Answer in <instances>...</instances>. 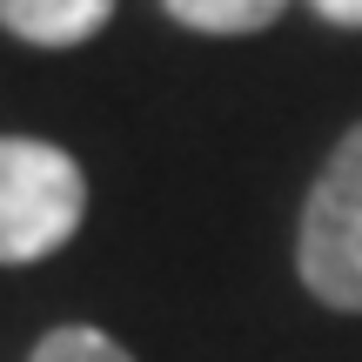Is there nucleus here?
Returning <instances> with one entry per match:
<instances>
[{
	"label": "nucleus",
	"instance_id": "1",
	"mask_svg": "<svg viewBox=\"0 0 362 362\" xmlns=\"http://www.w3.org/2000/svg\"><path fill=\"white\" fill-rule=\"evenodd\" d=\"M88 221V175L40 134H0V269L61 255Z\"/></svg>",
	"mask_w": 362,
	"mask_h": 362
},
{
	"label": "nucleus",
	"instance_id": "2",
	"mask_svg": "<svg viewBox=\"0 0 362 362\" xmlns=\"http://www.w3.org/2000/svg\"><path fill=\"white\" fill-rule=\"evenodd\" d=\"M296 275L322 309L362 315V121L329 148L296 228Z\"/></svg>",
	"mask_w": 362,
	"mask_h": 362
},
{
	"label": "nucleus",
	"instance_id": "3",
	"mask_svg": "<svg viewBox=\"0 0 362 362\" xmlns=\"http://www.w3.org/2000/svg\"><path fill=\"white\" fill-rule=\"evenodd\" d=\"M121 0H0V34L27 40V47H88L107 21H115Z\"/></svg>",
	"mask_w": 362,
	"mask_h": 362
},
{
	"label": "nucleus",
	"instance_id": "4",
	"mask_svg": "<svg viewBox=\"0 0 362 362\" xmlns=\"http://www.w3.org/2000/svg\"><path fill=\"white\" fill-rule=\"evenodd\" d=\"M161 13H168L175 27H188V34L242 40V34H269L288 13V0H161Z\"/></svg>",
	"mask_w": 362,
	"mask_h": 362
},
{
	"label": "nucleus",
	"instance_id": "5",
	"mask_svg": "<svg viewBox=\"0 0 362 362\" xmlns=\"http://www.w3.org/2000/svg\"><path fill=\"white\" fill-rule=\"evenodd\" d=\"M27 362H134V356L94 322H61V329H47V336L27 349Z\"/></svg>",
	"mask_w": 362,
	"mask_h": 362
},
{
	"label": "nucleus",
	"instance_id": "6",
	"mask_svg": "<svg viewBox=\"0 0 362 362\" xmlns=\"http://www.w3.org/2000/svg\"><path fill=\"white\" fill-rule=\"evenodd\" d=\"M315 13H322L329 27H342V34H362V0H309Z\"/></svg>",
	"mask_w": 362,
	"mask_h": 362
}]
</instances>
